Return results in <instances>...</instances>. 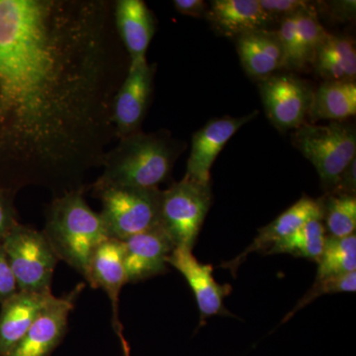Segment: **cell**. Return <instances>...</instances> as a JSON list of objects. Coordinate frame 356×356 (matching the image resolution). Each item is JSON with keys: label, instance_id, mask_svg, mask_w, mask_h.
<instances>
[{"label": "cell", "instance_id": "1", "mask_svg": "<svg viewBox=\"0 0 356 356\" xmlns=\"http://www.w3.org/2000/svg\"><path fill=\"white\" fill-rule=\"evenodd\" d=\"M107 0H0V126L21 179L83 191L116 137L121 60Z\"/></svg>", "mask_w": 356, "mask_h": 356}, {"label": "cell", "instance_id": "2", "mask_svg": "<svg viewBox=\"0 0 356 356\" xmlns=\"http://www.w3.org/2000/svg\"><path fill=\"white\" fill-rule=\"evenodd\" d=\"M178 147L163 133L137 132L119 140L103 161V172L92 187L156 189L172 172Z\"/></svg>", "mask_w": 356, "mask_h": 356}, {"label": "cell", "instance_id": "3", "mask_svg": "<svg viewBox=\"0 0 356 356\" xmlns=\"http://www.w3.org/2000/svg\"><path fill=\"white\" fill-rule=\"evenodd\" d=\"M58 259L70 264L86 280L96 248L109 236L100 214L83 198V191L56 197L47 211L43 232Z\"/></svg>", "mask_w": 356, "mask_h": 356}, {"label": "cell", "instance_id": "4", "mask_svg": "<svg viewBox=\"0 0 356 356\" xmlns=\"http://www.w3.org/2000/svg\"><path fill=\"white\" fill-rule=\"evenodd\" d=\"M295 147L315 166L330 192L356 156L355 126L343 122L327 125L305 123L292 134Z\"/></svg>", "mask_w": 356, "mask_h": 356}, {"label": "cell", "instance_id": "5", "mask_svg": "<svg viewBox=\"0 0 356 356\" xmlns=\"http://www.w3.org/2000/svg\"><path fill=\"white\" fill-rule=\"evenodd\" d=\"M95 192L102 200L99 214L109 238L122 242L161 226L159 188L106 187Z\"/></svg>", "mask_w": 356, "mask_h": 356}, {"label": "cell", "instance_id": "6", "mask_svg": "<svg viewBox=\"0 0 356 356\" xmlns=\"http://www.w3.org/2000/svg\"><path fill=\"white\" fill-rule=\"evenodd\" d=\"M2 247L18 291L51 292L58 259L43 232L16 224L4 236Z\"/></svg>", "mask_w": 356, "mask_h": 356}, {"label": "cell", "instance_id": "7", "mask_svg": "<svg viewBox=\"0 0 356 356\" xmlns=\"http://www.w3.org/2000/svg\"><path fill=\"white\" fill-rule=\"evenodd\" d=\"M211 206V185L184 177L161 191V226L175 248L192 250Z\"/></svg>", "mask_w": 356, "mask_h": 356}, {"label": "cell", "instance_id": "8", "mask_svg": "<svg viewBox=\"0 0 356 356\" xmlns=\"http://www.w3.org/2000/svg\"><path fill=\"white\" fill-rule=\"evenodd\" d=\"M267 117L278 130H296L305 124L314 91L294 74H273L259 79Z\"/></svg>", "mask_w": 356, "mask_h": 356}, {"label": "cell", "instance_id": "9", "mask_svg": "<svg viewBox=\"0 0 356 356\" xmlns=\"http://www.w3.org/2000/svg\"><path fill=\"white\" fill-rule=\"evenodd\" d=\"M154 65L147 60L129 64L113 102V121L119 140L140 132L153 93Z\"/></svg>", "mask_w": 356, "mask_h": 356}, {"label": "cell", "instance_id": "10", "mask_svg": "<svg viewBox=\"0 0 356 356\" xmlns=\"http://www.w3.org/2000/svg\"><path fill=\"white\" fill-rule=\"evenodd\" d=\"M83 287L79 285L65 296L56 297L8 356H50L67 332L70 312Z\"/></svg>", "mask_w": 356, "mask_h": 356}, {"label": "cell", "instance_id": "11", "mask_svg": "<svg viewBox=\"0 0 356 356\" xmlns=\"http://www.w3.org/2000/svg\"><path fill=\"white\" fill-rule=\"evenodd\" d=\"M257 114L259 112L254 111L242 117L214 119L194 134L184 177L198 184L211 185V168L218 156L229 139Z\"/></svg>", "mask_w": 356, "mask_h": 356}, {"label": "cell", "instance_id": "12", "mask_svg": "<svg viewBox=\"0 0 356 356\" xmlns=\"http://www.w3.org/2000/svg\"><path fill=\"white\" fill-rule=\"evenodd\" d=\"M122 243L127 283L139 282L165 273L166 261L175 248L161 226Z\"/></svg>", "mask_w": 356, "mask_h": 356}, {"label": "cell", "instance_id": "13", "mask_svg": "<svg viewBox=\"0 0 356 356\" xmlns=\"http://www.w3.org/2000/svg\"><path fill=\"white\" fill-rule=\"evenodd\" d=\"M168 264L177 269L188 282L200 311L201 318L226 313L224 299L231 293L229 285H220L213 276V266L201 264L192 250L175 248Z\"/></svg>", "mask_w": 356, "mask_h": 356}, {"label": "cell", "instance_id": "14", "mask_svg": "<svg viewBox=\"0 0 356 356\" xmlns=\"http://www.w3.org/2000/svg\"><path fill=\"white\" fill-rule=\"evenodd\" d=\"M56 299L51 292L18 291L3 302L0 315V356H8L41 312Z\"/></svg>", "mask_w": 356, "mask_h": 356}, {"label": "cell", "instance_id": "15", "mask_svg": "<svg viewBox=\"0 0 356 356\" xmlns=\"http://www.w3.org/2000/svg\"><path fill=\"white\" fill-rule=\"evenodd\" d=\"M115 29L129 56V64L147 60V51L154 38L152 11L142 0H118L113 4Z\"/></svg>", "mask_w": 356, "mask_h": 356}, {"label": "cell", "instance_id": "16", "mask_svg": "<svg viewBox=\"0 0 356 356\" xmlns=\"http://www.w3.org/2000/svg\"><path fill=\"white\" fill-rule=\"evenodd\" d=\"M322 218L321 200L303 196L270 224L259 229L254 243L242 254L228 262L224 267L231 268L234 273L250 252L269 250L275 243L291 236L306 222L312 220H322Z\"/></svg>", "mask_w": 356, "mask_h": 356}, {"label": "cell", "instance_id": "17", "mask_svg": "<svg viewBox=\"0 0 356 356\" xmlns=\"http://www.w3.org/2000/svg\"><path fill=\"white\" fill-rule=\"evenodd\" d=\"M88 282L92 288H102L108 294L113 308L115 332L122 331L119 322V295L122 287L127 283L124 247L121 241L109 238L99 245L92 255L89 264Z\"/></svg>", "mask_w": 356, "mask_h": 356}, {"label": "cell", "instance_id": "18", "mask_svg": "<svg viewBox=\"0 0 356 356\" xmlns=\"http://www.w3.org/2000/svg\"><path fill=\"white\" fill-rule=\"evenodd\" d=\"M241 64L248 76L261 79L285 69V55L275 31L257 30L236 38Z\"/></svg>", "mask_w": 356, "mask_h": 356}, {"label": "cell", "instance_id": "19", "mask_svg": "<svg viewBox=\"0 0 356 356\" xmlns=\"http://www.w3.org/2000/svg\"><path fill=\"white\" fill-rule=\"evenodd\" d=\"M205 18L213 29L229 38L266 29L270 23L259 0H213Z\"/></svg>", "mask_w": 356, "mask_h": 356}, {"label": "cell", "instance_id": "20", "mask_svg": "<svg viewBox=\"0 0 356 356\" xmlns=\"http://www.w3.org/2000/svg\"><path fill=\"white\" fill-rule=\"evenodd\" d=\"M318 76L325 81H355L356 49L350 37L327 35L318 47L313 62Z\"/></svg>", "mask_w": 356, "mask_h": 356}, {"label": "cell", "instance_id": "21", "mask_svg": "<svg viewBox=\"0 0 356 356\" xmlns=\"http://www.w3.org/2000/svg\"><path fill=\"white\" fill-rule=\"evenodd\" d=\"M355 114V81H325L314 91L308 114L311 121L343 122Z\"/></svg>", "mask_w": 356, "mask_h": 356}, {"label": "cell", "instance_id": "22", "mask_svg": "<svg viewBox=\"0 0 356 356\" xmlns=\"http://www.w3.org/2000/svg\"><path fill=\"white\" fill-rule=\"evenodd\" d=\"M327 238L324 224L321 220H312L291 236L275 243L268 254H290L318 262Z\"/></svg>", "mask_w": 356, "mask_h": 356}, {"label": "cell", "instance_id": "23", "mask_svg": "<svg viewBox=\"0 0 356 356\" xmlns=\"http://www.w3.org/2000/svg\"><path fill=\"white\" fill-rule=\"evenodd\" d=\"M316 280L353 273L356 270V236L346 238H330L318 261Z\"/></svg>", "mask_w": 356, "mask_h": 356}, {"label": "cell", "instance_id": "24", "mask_svg": "<svg viewBox=\"0 0 356 356\" xmlns=\"http://www.w3.org/2000/svg\"><path fill=\"white\" fill-rule=\"evenodd\" d=\"M322 204L325 232L330 238H346L355 235L356 229V198L350 194H330Z\"/></svg>", "mask_w": 356, "mask_h": 356}, {"label": "cell", "instance_id": "25", "mask_svg": "<svg viewBox=\"0 0 356 356\" xmlns=\"http://www.w3.org/2000/svg\"><path fill=\"white\" fill-rule=\"evenodd\" d=\"M329 33L318 20L315 7L311 6L297 16V39H298L300 67L306 70L313 65L318 47Z\"/></svg>", "mask_w": 356, "mask_h": 356}, {"label": "cell", "instance_id": "26", "mask_svg": "<svg viewBox=\"0 0 356 356\" xmlns=\"http://www.w3.org/2000/svg\"><path fill=\"white\" fill-rule=\"evenodd\" d=\"M355 290L356 271L343 274V275L334 276V277L325 278V280H316L312 289L307 292L305 296L300 300L296 307L288 314L286 318H284V322L291 318L297 311L304 308L318 297L332 294V293L355 292Z\"/></svg>", "mask_w": 356, "mask_h": 356}, {"label": "cell", "instance_id": "27", "mask_svg": "<svg viewBox=\"0 0 356 356\" xmlns=\"http://www.w3.org/2000/svg\"><path fill=\"white\" fill-rule=\"evenodd\" d=\"M259 3L270 23L302 13L312 6L304 0H259Z\"/></svg>", "mask_w": 356, "mask_h": 356}, {"label": "cell", "instance_id": "28", "mask_svg": "<svg viewBox=\"0 0 356 356\" xmlns=\"http://www.w3.org/2000/svg\"><path fill=\"white\" fill-rule=\"evenodd\" d=\"M18 292L17 282L2 245H0V301L4 302Z\"/></svg>", "mask_w": 356, "mask_h": 356}, {"label": "cell", "instance_id": "29", "mask_svg": "<svg viewBox=\"0 0 356 356\" xmlns=\"http://www.w3.org/2000/svg\"><path fill=\"white\" fill-rule=\"evenodd\" d=\"M356 189V159H353L346 168L339 181L331 191L332 194H350L355 195Z\"/></svg>", "mask_w": 356, "mask_h": 356}, {"label": "cell", "instance_id": "30", "mask_svg": "<svg viewBox=\"0 0 356 356\" xmlns=\"http://www.w3.org/2000/svg\"><path fill=\"white\" fill-rule=\"evenodd\" d=\"M173 6L178 13L195 18H205L208 4L203 0H175Z\"/></svg>", "mask_w": 356, "mask_h": 356}, {"label": "cell", "instance_id": "31", "mask_svg": "<svg viewBox=\"0 0 356 356\" xmlns=\"http://www.w3.org/2000/svg\"><path fill=\"white\" fill-rule=\"evenodd\" d=\"M13 210L8 204L0 196V238H4L9 231L15 226Z\"/></svg>", "mask_w": 356, "mask_h": 356}, {"label": "cell", "instance_id": "32", "mask_svg": "<svg viewBox=\"0 0 356 356\" xmlns=\"http://www.w3.org/2000/svg\"><path fill=\"white\" fill-rule=\"evenodd\" d=\"M117 334H118L119 339H120L124 356H131L130 344H129L125 337H124L123 331L117 332Z\"/></svg>", "mask_w": 356, "mask_h": 356}]
</instances>
